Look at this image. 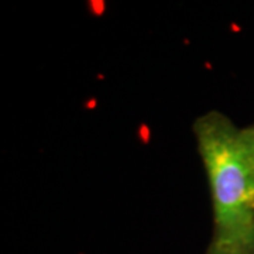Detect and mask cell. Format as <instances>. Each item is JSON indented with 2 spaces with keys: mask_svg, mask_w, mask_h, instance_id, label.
<instances>
[{
  "mask_svg": "<svg viewBox=\"0 0 254 254\" xmlns=\"http://www.w3.org/2000/svg\"><path fill=\"white\" fill-rule=\"evenodd\" d=\"M235 252H236V254H254V232L245 245L235 249Z\"/></svg>",
  "mask_w": 254,
  "mask_h": 254,
  "instance_id": "3",
  "label": "cell"
},
{
  "mask_svg": "<svg viewBox=\"0 0 254 254\" xmlns=\"http://www.w3.org/2000/svg\"><path fill=\"white\" fill-rule=\"evenodd\" d=\"M242 133H243V138H245L246 147L249 150V154H250V158L254 164V125L250 127H246V128H242Z\"/></svg>",
  "mask_w": 254,
  "mask_h": 254,
  "instance_id": "2",
  "label": "cell"
},
{
  "mask_svg": "<svg viewBox=\"0 0 254 254\" xmlns=\"http://www.w3.org/2000/svg\"><path fill=\"white\" fill-rule=\"evenodd\" d=\"M193 134L212 198V246L235 250L254 232V164L242 128L210 110L195 119Z\"/></svg>",
  "mask_w": 254,
  "mask_h": 254,
  "instance_id": "1",
  "label": "cell"
},
{
  "mask_svg": "<svg viewBox=\"0 0 254 254\" xmlns=\"http://www.w3.org/2000/svg\"><path fill=\"white\" fill-rule=\"evenodd\" d=\"M206 254H236V252L235 250H229V249H220V247L210 245Z\"/></svg>",
  "mask_w": 254,
  "mask_h": 254,
  "instance_id": "4",
  "label": "cell"
}]
</instances>
